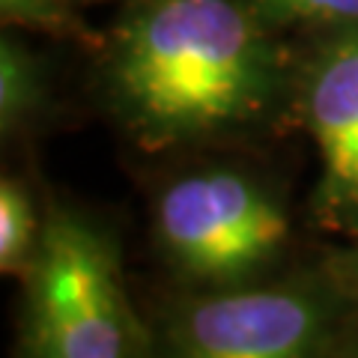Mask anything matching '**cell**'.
<instances>
[{"label": "cell", "instance_id": "9", "mask_svg": "<svg viewBox=\"0 0 358 358\" xmlns=\"http://www.w3.org/2000/svg\"><path fill=\"white\" fill-rule=\"evenodd\" d=\"M0 15L9 27H30L45 33H69L72 18L66 13L63 0H0Z\"/></svg>", "mask_w": 358, "mask_h": 358}, {"label": "cell", "instance_id": "8", "mask_svg": "<svg viewBox=\"0 0 358 358\" xmlns=\"http://www.w3.org/2000/svg\"><path fill=\"white\" fill-rule=\"evenodd\" d=\"M272 27L281 24H358V0H248Z\"/></svg>", "mask_w": 358, "mask_h": 358}, {"label": "cell", "instance_id": "1", "mask_svg": "<svg viewBox=\"0 0 358 358\" xmlns=\"http://www.w3.org/2000/svg\"><path fill=\"white\" fill-rule=\"evenodd\" d=\"M102 96L147 152L224 143L293 102L275 27L242 0H143L102 57Z\"/></svg>", "mask_w": 358, "mask_h": 358}, {"label": "cell", "instance_id": "4", "mask_svg": "<svg viewBox=\"0 0 358 358\" xmlns=\"http://www.w3.org/2000/svg\"><path fill=\"white\" fill-rule=\"evenodd\" d=\"M143 358H334L358 305L320 254L268 284L221 293L159 287L141 301Z\"/></svg>", "mask_w": 358, "mask_h": 358}, {"label": "cell", "instance_id": "2", "mask_svg": "<svg viewBox=\"0 0 358 358\" xmlns=\"http://www.w3.org/2000/svg\"><path fill=\"white\" fill-rule=\"evenodd\" d=\"M147 236L162 287L182 293L268 284L320 254L305 251L281 188L230 162L164 179L150 197Z\"/></svg>", "mask_w": 358, "mask_h": 358}, {"label": "cell", "instance_id": "3", "mask_svg": "<svg viewBox=\"0 0 358 358\" xmlns=\"http://www.w3.org/2000/svg\"><path fill=\"white\" fill-rule=\"evenodd\" d=\"M15 284L13 358H143L141 301L102 212L45 197L36 257Z\"/></svg>", "mask_w": 358, "mask_h": 358}, {"label": "cell", "instance_id": "11", "mask_svg": "<svg viewBox=\"0 0 358 358\" xmlns=\"http://www.w3.org/2000/svg\"><path fill=\"white\" fill-rule=\"evenodd\" d=\"M334 358H358V326H355V331L350 334V341H346L341 350H338V355Z\"/></svg>", "mask_w": 358, "mask_h": 358}, {"label": "cell", "instance_id": "5", "mask_svg": "<svg viewBox=\"0 0 358 358\" xmlns=\"http://www.w3.org/2000/svg\"><path fill=\"white\" fill-rule=\"evenodd\" d=\"M293 105L310 134L320 176L310 221L338 239L358 233V24L329 27L296 69Z\"/></svg>", "mask_w": 358, "mask_h": 358}, {"label": "cell", "instance_id": "6", "mask_svg": "<svg viewBox=\"0 0 358 358\" xmlns=\"http://www.w3.org/2000/svg\"><path fill=\"white\" fill-rule=\"evenodd\" d=\"M48 108V75L42 60L15 36L0 39V131L3 138L33 129Z\"/></svg>", "mask_w": 358, "mask_h": 358}, {"label": "cell", "instance_id": "7", "mask_svg": "<svg viewBox=\"0 0 358 358\" xmlns=\"http://www.w3.org/2000/svg\"><path fill=\"white\" fill-rule=\"evenodd\" d=\"M45 230V200L21 176L0 179V275L18 281L36 257Z\"/></svg>", "mask_w": 358, "mask_h": 358}, {"label": "cell", "instance_id": "10", "mask_svg": "<svg viewBox=\"0 0 358 358\" xmlns=\"http://www.w3.org/2000/svg\"><path fill=\"white\" fill-rule=\"evenodd\" d=\"M322 257H326L331 275L338 278V284L358 305V233L338 239L334 245H322Z\"/></svg>", "mask_w": 358, "mask_h": 358}]
</instances>
